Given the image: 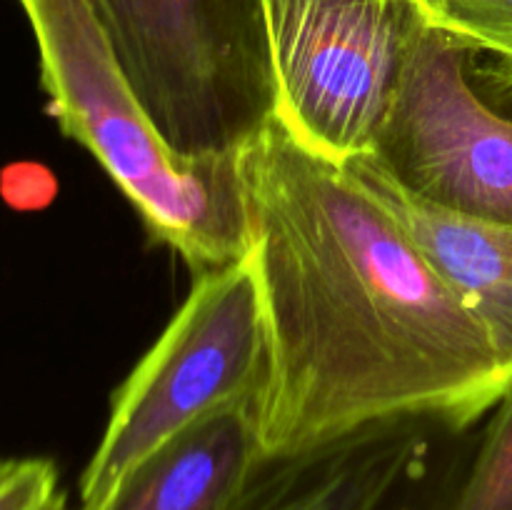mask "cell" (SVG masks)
Segmentation results:
<instances>
[{"instance_id":"8","label":"cell","mask_w":512,"mask_h":510,"mask_svg":"<svg viewBox=\"0 0 512 510\" xmlns=\"http://www.w3.org/2000/svg\"><path fill=\"white\" fill-rule=\"evenodd\" d=\"M343 170L403 225L435 273L478 315L512 370V225L438 208L400 188L368 155Z\"/></svg>"},{"instance_id":"3","label":"cell","mask_w":512,"mask_h":510,"mask_svg":"<svg viewBox=\"0 0 512 510\" xmlns=\"http://www.w3.org/2000/svg\"><path fill=\"white\" fill-rule=\"evenodd\" d=\"M88 3L125 78L178 153H240L275 120L265 0Z\"/></svg>"},{"instance_id":"6","label":"cell","mask_w":512,"mask_h":510,"mask_svg":"<svg viewBox=\"0 0 512 510\" xmlns=\"http://www.w3.org/2000/svg\"><path fill=\"white\" fill-rule=\"evenodd\" d=\"M265 20L285 133L338 168L373 153L423 0H265Z\"/></svg>"},{"instance_id":"2","label":"cell","mask_w":512,"mask_h":510,"mask_svg":"<svg viewBox=\"0 0 512 510\" xmlns=\"http://www.w3.org/2000/svg\"><path fill=\"white\" fill-rule=\"evenodd\" d=\"M38 48L40 88L65 138L83 145L153 243L195 275L250 253L238 153H178L140 103L88 0H18Z\"/></svg>"},{"instance_id":"7","label":"cell","mask_w":512,"mask_h":510,"mask_svg":"<svg viewBox=\"0 0 512 510\" xmlns=\"http://www.w3.org/2000/svg\"><path fill=\"white\" fill-rule=\"evenodd\" d=\"M440 418H395L263 460L230 510H448L475 445Z\"/></svg>"},{"instance_id":"12","label":"cell","mask_w":512,"mask_h":510,"mask_svg":"<svg viewBox=\"0 0 512 510\" xmlns=\"http://www.w3.org/2000/svg\"><path fill=\"white\" fill-rule=\"evenodd\" d=\"M0 510H70L50 458H0Z\"/></svg>"},{"instance_id":"4","label":"cell","mask_w":512,"mask_h":510,"mask_svg":"<svg viewBox=\"0 0 512 510\" xmlns=\"http://www.w3.org/2000/svg\"><path fill=\"white\" fill-rule=\"evenodd\" d=\"M268 360L263 300L250 253L193 278L168 328L110 400V418L80 478V508L100 510L150 453L258 393Z\"/></svg>"},{"instance_id":"10","label":"cell","mask_w":512,"mask_h":510,"mask_svg":"<svg viewBox=\"0 0 512 510\" xmlns=\"http://www.w3.org/2000/svg\"><path fill=\"white\" fill-rule=\"evenodd\" d=\"M448 510H512V390L475 443Z\"/></svg>"},{"instance_id":"11","label":"cell","mask_w":512,"mask_h":510,"mask_svg":"<svg viewBox=\"0 0 512 510\" xmlns=\"http://www.w3.org/2000/svg\"><path fill=\"white\" fill-rule=\"evenodd\" d=\"M433 23L468 40L512 83V0H423Z\"/></svg>"},{"instance_id":"1","label":"cell","mask_w":512,"mask_h":510,"mask_svg":"<svg viewBox=\"0 0 512 510\" xmlns=\"http://www.w3.org/2000/svg\"><path fill=\"white\" fill-rule=\"evenodd\" d=\"M238 160L268 340L260 458L395 418L470 430L498 408L512 390L498 345L373 195L278 120Z\"/></svg>"},{"instance_id":"5","label":"cell","mask_w":512,"mask_h":510,"mask_svg":"<svg viewBox=\"0 0 512 510\" xmlns=\"http://www.w3.org/2000/svg\"><path fill=\"white\" fill-rule=\"evenodd\" d=\"M368 158L438 208L512 225V83L428 18Z\"/></svg>"},{"instance_id":"9","label":"cell","mask_w":512,"mask_h":510,"mask_svg":"<svg viewBox=\"0 0 512 510\" xmlns=\"http://www.w3.org/2000/svg\"><path fill=\"white\" fill-rule=\"evenodd\" d=\"M260 463L253 398L240 400L160 445L100 510H230Z\"/></svg>"}]
</instances>
